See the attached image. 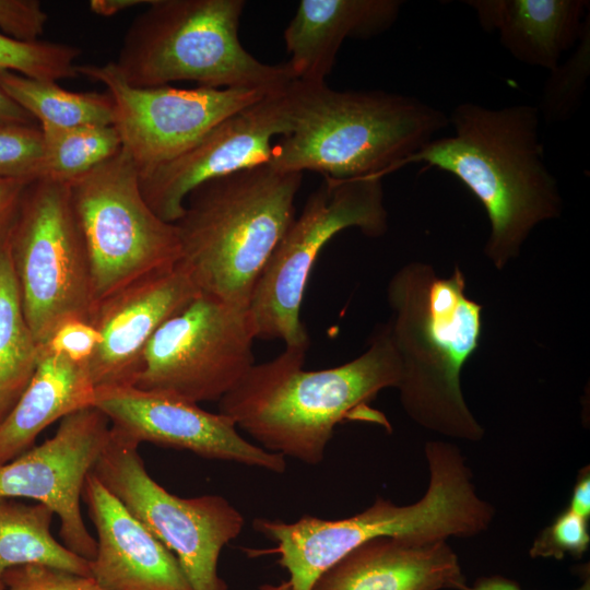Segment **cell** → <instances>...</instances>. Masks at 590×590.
Listing matches in <instances>:
<instances>
[{"instance_id": "obj_1", "label": "cell", "mask_w": 590, "mask_h": 590, "mask_svg": "<svg viewBox=\"0 0 590 590\" xmlns=\"http://www.w3.org/2000/svg\"><path fill=\"white\" fill-rule=\"evenodd\" d=\"M448 118L453 133L430 140L405 164L448 173L479 200L489 223L484 253L502 270L539 224L563 211L558 181L545 162L538 108L464 102Z\"/></svg>"}, {"instance_id": "obj_2", "label": "cell", "mask_w": 590, "mask_h": 590, "mask_svg": "<svg viewBox=\"0 0 590 590\" xmlns=\"http://www.w3.org/2000/svg\"><path fill=\"white\" fill-rule=\"evenodd\" d=\"M308 345L285 346L271 361L255 364L219 401V412L261 448L316 465L334 428L367 418L368 404L385 388H398L401 365L388 323L368 347L342 365L307 370Z\"/></svg>"}, {"instance_id": "obj_3", "label": "cell", "mask_w": 590, "mask_h": 590, "mask_svg": "<svg viewBox=\"0 0 590 590\" xmlns=\"http://www.w3.org/2000/svg\"><path fill=\"white\" fill-rule=\"evenodd\" d=\"M465 286L459 267L440 278L430 264L410 262L388 283L387 323L400 359L405 413L428 430L479 441L484 429L464 401L460 375L480 344L482 305L467 296Z\"/></svg>"}, {"instance_id": "obj_4", "label": "cell", "mask_w": 590, "mask_h": 590, "mask_svg": "<svg viewBox=\"0 0 590 590\" xmlns=\"http://www.w3.org/2000/svg\"><path fill=\"white\" fill-rule=\"evenodd\" d=\"M290 97L291 131L273 144L268 161L281 172L382 177L449 127L442 110L399 93L294 80Z\"/></svg>"}, {"instance_id": "obj_5", "label": "cell", "mask_w": 590, "mask_h": 590, "mask_svg": "<svg viewBox=\"0 0 590 590\" xmlns=\"http://www.w3.org/2000/svg\"><path fill=\"white\" fill-rule=\"evenodd\" d=\"M429 484L414 504L378 497L352 517L326 520L303 516L294 522L257 518L253 529L275 542L278 563L295 590H311L317 578L359 545L380 536L410 542L469 538L488 529L495 510L482 499L460 449L441 440L425 445Z\"/></svg>"}, {"instance_id": "obj_6", "label": "cell", "mask_w": 590, "mask_h": 590, "mask_svg": "<svg viewBox=\"0 0 590 590\" xmlns=\"http://www.w3.org/2000/svg\"><path fill=\"white\" fill-rule=\"evenodd\" d=\"M302 173L268 163L209 180L187 197L176 225L179 264L200 293L248 307L295 217Z\"/></svg>"}, {"instance_id": "obj_7", "label": "cell", "mask_w": 590, "mask_h": 590, "mask_svg": "<svg viewBox=\"0 0 590 590\" xmlns=\"http://www.w3.org/2000/svg\"><path fill=\"white\" fill-rule=\"evenodd\" d=\"M244 0H151L129 26L113 61L125 82L155 87L194 81L212 88L279 91L287 63L268 64L240 44Z\"/></svg>"}, {"instance_id": "obj_8", "label": "cell", "mask_w": 590, "mask_h": 590, "mask_svg": "<svg viewBox=\"0 0 590 590\" xmlns=\"http://www.w3.org/2000/svg\"><path fill=\"white\" fill-rule=\"evenodd\" d=\"M382 177L324 178L295 215L264 267L249 302L257 339L309 345L300 318L306 286L321 249L339 233L369 237L388 229Z\"/></svg>"}, {"instance_id": "obj_9", "label": "cell", "mask_w": 590, "mask_h": 590, "mask_svg": "<svg viewBox=\"0 0 590 590\" xmlns=\"http://www.w3.org/2000/svg\"><path fill=\"white\" fill-rule=\"evenodd\" d=\"M69 191L87 252L95 304L179 262L176 225L148 205L138 168L122 146L70 181Z\"/></svg>"}, {"instance_id": "obj_10", "label": "cell", "mask_w": 590, "mask_h": 590, "mask_svg": "<svg viewBox=\"0 0 590 590\" xmlns=\"http://www.w3.org/2000/svg\"><path fill=\"white\" fill-rule=\"evenodd\" d=\"M9 245L24 315L39 346L63 321L90 320V263L69 184L40 178L26 186Z\"/></svg>"}, {"instance_id": "obj_11", "label": "cell", "mask_w": 590, "mask_h": 590, "mask_svg": "<svg viewBox=\"0 0 590 590\" xmlns=\"http://www.w3.org/2000/svg\"><path fill=\"white\" fill-rule=\"evenodd\" d=\"M138 448L110 427L92 473L175 555L192 590H227L219 558L240 534L244 516L220 495L169 493L149 474Z\"/></svg>"}, {"instance_id": "obj_12", "label": "cell", "mask_w": 590, "mask_h": 590, "mask_svg": "<svg viewBox=\"0 0 590 590\" xmlns=\"http://www.w3.org/2000/svg\"><path fill=\"white\" fill-rule=\"evenodd\" d=\"M256 339L248 307L199 293L151 338L132 386L219 402L256 364Z\"/></svg>"}, {"instance_id": "obj_13", "label": "cell", "mask_w": 590, "mask_h": 590, "mask_svg": "<svg viewBox=\"0 0 590 590\" xmlns=\"http://www.w3.org/2000/svg\"><path fill=\"white\" fill-rule=\"evenodd\" d=\"M76 69L79 74L104 84L113 97L114 127L139 175L174 158L226 117L276 92L169 85L134 87L122 80L113 61L78 64Z\"/></svg>"}, {"instance_id": "obj_14", "label": "cell", "mask_w": 590, "mask_h": 590, "mask_svg": "<svg viewBox=\"0 0 590 590\" xmlns=\"http://www.w3.org/2000/svg\"><path fill=\"white\" fill-rule=\"evenodd\" d=\"M291 83L226 117L174 158L140 174V189L152 211L175 223L198 186L267 164L273 139L291 131Z\"/></svg>"}, {"instance_id": "obj_15", "label": "cell", "mask_w": 590, "mask_h": 590, "mask_svg": "<svg viewBox=\"0 0 590 590\" xmlns=\"http://www.w3.org/2000/svg\"><path fill=\"white\" fill-rule=\"evenodd\" d=\"M109 435L108 418L88 406L63 417L49 439L0 464V497L50 508L59 517L63 545L87 560L97 545L83 520L82 493Z\"/></svg>"}, {"instance_id": "obj_16", "label": "cell", "mask_w": 590, "mask_h": 590, "mask_svg": "<svg viewBox=\"0 0 590 590\" xmlns=\"http://www.w3.org/2000/svg\"><path fill=\"white\" fill-rule=\"evenodd\" d=\"M93 406L114 432L137 446L146 441L274 473L286 470L285 458L247 440L226 415L173 394L134 386L99 387Z\"/></svg>"}, {"instance_id": "obj_17", "label": "cell", "mask_w": 590, "mask_h": 590, "mask_svg": "<svg viewBox=\"0 0 590 590\" xmlns=\"http://www.w3.org/2000/svg\"><path fill=\"white\" fill-rule=\"evenodd\" d=\"M199 293L177 263L97 302L90 320L98 344L87 364L95 388L132 386L151 338Z\"/></svg>"}, {"instance_id": "obj_18", "label": "cell", "mask_w": 590, "mask_h": 590, "mask_svg": "<svg viewBox=\"0 0 590 590\" xmlns=\"http://www.w3.org/2000/svg\"><path fill=\"white\" fill-rule=\"evenodd\" d=\"M82 500L96 531L90 577L105 590H192L167 550L91 472Z\"/></svg>"}, {"instance_id": "obj_19", "label": "cell", "mask_w": 590, "mask_h": 590, "mask_svg": "<svg viewBox=\"0 0 590 590\" xmlns=\"http://www.w3.org/2000/svg\"><path fill=\"white\" fill-rule=\"evenodd\" d=\"M458 556L446 540L410 542L380 536L351 551L311 590H468Z\"/></svg>"}, {"instance_id": "obj_20", "label": "cell", "mask_w": 590, "mask_h": 590, "mask_svg": "<svg viewBox=\"0 0 590 590\" xmlns=\"http://www.w3.org/2000/svg\"><path fill=\"white\" fill-rule=\"evenodd\" d=\"M399 0H302L284 31L294 79L324 82L347 38L369 39L397 21Z\"/></svg>"}, {"instance_id": "obj_21", "label": "cell", "mask_w": 590, "mask_h": 590, "mask_svg": "<svg viewBox=\"0 0 590 590\" xmlns=\"http://www.w3.org/2000/svg\"><path fill=\"white\" fill-rule=\"evenodd\" d=\"M482 30L519 62L553 70L590 20L588 0H467Z\"/></svg>"}, {"instance_id": "obj_22", "label": "cell", "mask_w": 590, "mask_h": 590, "mask_svg": "<svg viewBox=\"0 0 590 590\" xmlns=\"http://www.w3.org/2000/svg\"><path fill=\"white\" fill-rule=\"evenodd\" d=\"M95 390L86 365L39 349L31 380L0 423V464L34 447L54 422L93 406Z\"/></svg>"}, {"instance_id": "obj_23", "label": "cell", "mask_w": 590, "mask_h": 590, "mask_svg": "<svg viewBox=\"0 0 590 590\" xmlns=\"http://www.w3.org/2000/svg\"><path fill=\"white\" fill-rule=\"evenodd\" d=\"M54 516L43 504L0 497V590H5L4 573L22 565H43L90 576V562L52 536Z\"/></svg>"}, {"instance_id": "obj_24", "label": "cell", "mask_w": 590, "mask_h": 590, "mask_svg": "<svg viewBox=\"0 0 590 590\" xmlns=\"http://www.w3.org/2000/svg\"><path fill=\"white\" fill-rule=\"evenodd\" d=\"M38 358L39 345L24 315L8 239L0 246V423L31 380Z\"/></svg>"}, {"instance_id": "obj_25", "label": "cell", "mask_w": 590, "mask_h": 590, "mask_svg": "<svg viewBox=\"0 0 590 590\" xmlns=\"http://www.w3.org/2000/svg\"><path fill=\"white\" fill-rule=\"evenodd\" d=\"M0 86L40 126H114L115 103L106 91L71 92L55 81L0 70Z\"/></svg>"}, {"instance_id": "obj_26", "label": "cell", "mask_w": 590, "mask_h": 590, "mask_svg": "<svg viewBox=\"0 0 590 590\" xmlns=\"http://www.w3.org/2000/svg\"><path fill=\"white\" fill-rule=\"evenodd\" d=\"M44 178L69 184L114 156L122 146L114 126H40Z\"/></svg>"}, {"instance_id": "obj_27", "label": "cell", "mask_w": 590, "mask_h": 590, "mask_svg": "<svg viewBox=\"0 0 590 590\" xmlns=\"http://www.w3.org/2000/svg\"><path fill=\"white\" fill-rule=\"evenodd\" d=\"M589 76L590 20L570 56L548 71L536 106L541 121L559 123L573 118L582 104Z\"/></svg>"}, {"instance_id": "obj_28", "label": "cell", "mask_w": 590, "mask_h": 590, "mask_svg": "<svg viewBox=\"0 0 590 590\" xmlns=\"http://www.w3.org/2000/svg\"><path fill=\"white\" fill-rule=\"evenodd\" d=\"M76 46L47 42H20L0 32V70L44 81L76 78Z\"/></svg>"}, {"instance_id": "obj_29", "label": "cell", "mask_w": 590, "mask_h": 590, "mask_svg": "<svg viewBox=\"0 0 590 590\" xmlns=\"http://www.w3.org/2000/svg\"><path fill=\"white\" fill-rule=\"evenodd\" d=\"M40 127L0 125V177L34 181L44 178Z\"/></svg>"}, {"instance_id": "obj_30", "label": "cell", "mask_w": 590, "mask_h": 590, "mask_svg": "<svg viewBox=\"0 0 590 590\" xmlns=\"http://www.w3.org/2000/svg\"><path fill=\"white\" fill-rule=\"evenodd\" d=\"M589 544L588 520L567 508L539 533L529 554L532 558L563 559L567 554L581 558Z\"/></svg>"}, {"instance_id": "obj_31", "label": "cell", "mask_w": 590, "mask_h": 590, "mask_svg": "<svg viewBox=\"0 0 590 590\" xmlns=\"http://www.w3.org/2000/svg\"><path fill=\"white\" fill-rule=\"evenodd\" d=\"M5 590H105L92 577L43 565H22L3 576Z\"/></svg>"}, {"instance_id": "obj_32", "label": "cell", "mask_w": 590, "mask_h": 590, "mask_svg": "<svg viewBox=\"0 0 590 590\" xmlns=\"http://www.w3.org/2000/svg\"><path fill=\"white\" fill-rule=\"evenodd\" d=\"M97 344L98 333L91 320L69 319L60 323L39 349L87 366Z\"/></svg>"}, {"instance_id": "obj_33", "label": "cell", "mask_w": 590, "mask_h": 590, "mask_svg": "<svg viewBox=\"0 0 590 590\" xmlns=\"http://www.w3.org/2000/svg\"><path fill=\"white\" fill-rule=\"evenodd\" d=\"M47 12L37 0H0V32L20 42H36L43 35Z\"/></svg>"}, {"instance_id": "obj_34", "label": "cell", "mask_w": 590, "mask_h": 590, "mask_svg": "<svg viewBox=\"0 0 590 590\" xmlns=\"http://www.w3.org/2000/svg\"><path fill=\"white\" fill-rule=\"evenodd\" d=\"M30 182L0 177V246L9 239L24 190Z\"/></svg>"}, {"instance_id": "obj_35", "label": "cell", "mask_w": 590, "mask_h": 590, "mask_svg": "<svg viewBox=\"0 0 590 590\" xmlns=\"http://www.w3.org/2000/svg\"><path fill=\"white\" fill-rule=\"evenodd\" d=\"M568 509L576 515L589 519L590 517V469H581L575 483Z\"/></svg>"}, {"instance_id": "obj_36", "label": "cell", "mask_w": 590, "mask_h": 590, "mask_svg": "<svg viewBox=\"0 0 590 590\" xmlns=\"http://www.w3.org/2000/svg\"><path fill=\"white\" fill-rule=\"evenodd\" d=\"M36 122L0 86V125L37 126Z\"/></svg>"}, {"instance_id": "obj_37", "label": "cell", "mask_w": 590, "mask_h": 590, "mask_svg": "<svg viewBox=\"0 0 590 590\" xmlns=\"http://www.w3.org/2000/svg\"><path fill=\"white\" fill-rule=\"evenodd\" d=\"M468 590H522L518 582L496 575L479 578ZM576 590H590V577H585L583 583Z\"/></svg>"}, {"instance_id": "obj_38", "label": "cell", "mask_w": 590, "mask_h": 590, "mask_svg": "<svg viewBox=\"0 0 590 590\" xmlns=\"http://www.w3.org/2000/svg\"><path fill=\"white\" fill-rule=\"evenodd\" d=\"M151 0H92L90 9L93 13L109 17L139 4H149Z\"/></svg>"}, {"instance_id": "obj_39", "label": "cell", "mask_w": 590, "mask_h": 590, "mask_svg": "<svg viewBox=\"0 0 590 590\" xmlns=\"http://www.w3.org/2000/svg\"><path fill=\"white\" fill-rule=\"evenodd\" d=\"M259 590H295L288 580L278 585L266 583L259 587Z\"/></svg>"}]
</instances>
